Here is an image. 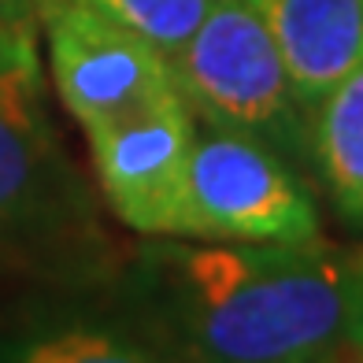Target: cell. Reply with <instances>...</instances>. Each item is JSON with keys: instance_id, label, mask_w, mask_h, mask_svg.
I'll list each match as a JSON object with an SVG mask.
<instances>
[{"instance_id": "obj_1", "label": "cell", "mask_w": 363, "mask_h": 363, "mask_svg": "<svg viewBox=\"0 0 363 363\" xmlns=\"http://www.w3.org/2000/svg\"><path fill=\"white\" fill-rule=\"evenodd\" d=\"M141 278L186 363H341L345 256L330 245L160 238Z\"/></svg>"}, {"instance_id": "obj_2", "label": "cell", "mask_w": 363, "mask_h": 363, "mask_svg": "<svg viewBox=\"0 0 363 363\" xmlns=\"http://www.w3.org/2000/svg\"><path fill=\"white\" fill-rule=\"evenodd\" d=\"M171 71L189 111L211 126L278 148L301 141L304 108L252 0H216Z\"/></svg>"}, {"instance_id": "obj_3", "label": "cell", "mask_w": 363, "mask_h": 363, "mask_svg": "<svg viewBox=\"0 0 363 363\" xmlns=\"http://www.w3.org/2000/svg\"><path fill=\"white\" fill-rule=\"evenodd\" d=\"M74 171L60 152L41 101L38 48L0 30V259H15L74 216Z\"/></svg>"}, {"instance_id": "obj_4", "label": "cell", "mask_w": 363, "mask_h": 363, "mask_svg": "<svg viewBox=\"0 0 363 363\" xmlns=\"http://www.w3.org/2000/svg\"><path fill=\"white\" fill-rule=\"evenodd\" d=\"M189 189L201 241H319V211L271 145L234 130H196Z\"/></svg>"}, {"instance_id": "obj_5", "label": "cell", "mask_w": 363, "mask_h": 363, "mask_svg": "<svg viewBox=\"0 0 363 363\" xmlns=\"http://www.w3.org/2000/svg\"><path fill=\"white\" fill-rule=\"evenodd\" d=\"M48 67L82 134L138 119L182 96L167 56L78 0L48 11Z\"/></svg>"}, {"instance_id": "obj_6", "label": "cell", "mask_w": 363, "mask_h": 363, "mask_svg": "<svg viewBox=\"0 0 363 363\" xmlns=\"http://www.w3.org/2000/svg\"><path fill=\"white\" fill-rule=\"evenodd\" d=\"M193 141L196 119L186 96L86 134L101 193L130 230L148 238H196L189 189Z\"/></svg>"}, {"instance_id": "obj_7", "label": "cell", "mask_w": 363, "mask_h": 363, "mask_svg": "<svg viewBox=\"0 0 363 363\" xmlns=\"http://www.w3.org/2000/svg\"><path fill=\"white\" fill-rule=\"evenodd\" d=\"M282 52L293 96L315 108L363 67V0H252Z\"/></svg>"}, {"instance_id": "obj_8", "label": "cell", "mask_w": 363, "mask_h": 363, "mask_svg": "<svg viewBox=\"0 0 363 363\" xmlns=\"http://www.w3.org/2000/svg\"><path fill=\"white\" fill-rule=\"evenodd\" d=\"M311 156L334 208L352 226H363V67L315 104Z\"/></svg>"}, {"instance_id": "obj_9", "label": "cell", "mask_w": 363, "mask_h": 363, "mask_svg": "<svg viewBox=\"0 0 363 363\" xmlns=\"http://www.w3.org/2000/svg\"><path fill=\"white\" fill-rule=\"evenodd\" d=\"M0 363H171L152 349L96 326H56L15 337L0 349Z\"/></svg>"}, {"instance_id": "obj_10", "label": "cell", "mask_w": 363, "mask_h": 363, "mask_svg": "<svg viewBox=\"0 0 363 363\" xmlns=\"http://www.w3.org/2000/svg\"><path fill=\"white\" fill-rule=\"evenodd\" d=\"M78 4L101 11L104 19L148 41L160 56L174 60L201 30L216 0H78Z\"/></svg>"}, {"instance_id": "obj_11", "label": "cell", "mask_w": 363, "mask_h": 363, "mask_svg": "<svg viewBox=\"0 0 363 363\" xmlns=\"http://www.w3.org/2000/svg\"><path fill=\"white\" fill-rule=\"evenodd\" d=\"M345 356L363 363V249L345 256Z\"/></svg>"}]
</instances>
